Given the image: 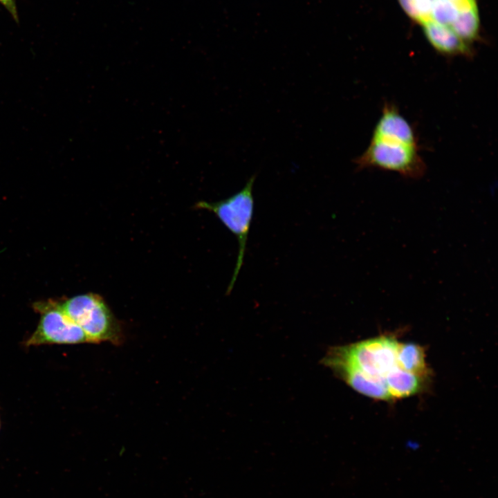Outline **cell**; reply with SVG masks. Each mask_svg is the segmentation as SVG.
I'll use <instances>...</instances> for the list:
<instances>
[{
	"label": "cell",
	"mask_w": 498,
	"mask_h": 498,
	"mask_svg": "<svg viewBox=\"0 0 498 498\" xmlns=\"http://www.w3.org/2000/svg\"><path fill=\"white\" fill-rule=\"evenodd\" d=\"M255 180V176H251L239 192L225 199L217 202L200 201L196 204V208L214 213L237 239V258L228 286V294L232 290L243 264L248 237L254 214L252 187Z\"/></svg>",
	"instance_id": "6da1fadb"
},
{
	"label": "cell",
	"mask_w": 498,
	"mask_h": 498,
	"mask_svg": "<svg viewBox=\"0 0 498 498\" xmlns=\"http://www.w3.org/2000/svg\"><path fill=\"white\" fill-rule=\"evenodd\" d=\"M59 305L65 314L77 324L89 343L122 342L120 326L104 299L98 295L86 293L68 298Z\"/></svg>",
	"instance_id": "7a4b0ae2"
},
{
	"label": "cell",
	"mask_w": 498,
	"mask_h": 498,
	"mask_svg": "<svg viewBox=\"0 0 498 498\" xmlns=\"http://www.w3.org/2000/svg\"><path fill=\"white\" fill-rule=\"evenodd\" d=\"M354 162L358 169L378 168L409 178H421L426 168L418 144L390 138L371 137L369 145Z\"/></svg>",
	"instance_id": "3957f363"
},
{
	"label": "cell",
	"mask_w": 498,
	"mask_h": 498,
	"mask_svg": "<svg viewBox=\"0 0 498 498\" xmlns=\"http://www.w3.org/2000/svg\"><path fill=\"white\" fill-rule=\"evenodd\" d=\"M33 307L40 314L39 324L26 342L27 346L89 342L83 330L62 310L54 300L38 302Z\"/></svg>",
	"instance_id": "277c9868"
},
{
	"label": "cell",
	"mask_w": 498,
	"mask_h": 498,
	"mask_svg": "<svg viewBox=\"0 0 498 498\" xmlns=\"http://www.w3.org/2000/svg\"><path fill=\"white\" fill-rule=\"evenodd\" d=\"M371 137L396 139L410 144H418L411 124L396 107L388 103L384 105Z\"/></svg>",
	"instance_id": "5b68a950"
},
{
	"label": "cell",
	"mask_w": 498,
	"mask_h": 498,
	"mask_svg": "<svg viewBox=\"0 0 498 498\" xmlns=\"http://www.w3.org/2000/svg\"><path fill=\"white\" fill-rule=\"evenodd\" d=\"M422 26L426 39L438 53L451 57L471 55L470 44L450 27L433 21H428Z\"/></svg>",
	"instance_id": "8992f818"
},
{
	"label": "cell",
	"mask_w": 498,
	"mask_h": 498,
	"mask_svg": "<svg viewBox=\"0 0 498 498\" xmlns=\"http://www.w3.org/2000/svg\"><path fill=\"white\" fill-rule=\"evenodd\" d=\"M425 381V378L398 368L388 376L386 386L391 399L403 398L420 392Z\"/></svg>",
	"instance_id": "52a82bcc"
},
{
	"label": "cell",
	"mask_w": 498,
	"mask_h": 498,
	"mask_svg": "<svg viewBox=\"0 0 498 498\" xmlns=\"http://www.w3.org/2000/svg\"><path fill=\"white\" fill-rule=\"evenodd\" d=\"M398 367L409 373L426 379L428 369L423 349L413 343L399 342L397 349Z\"/></svg>",
	"instance_id": "ba28073f"
},
{
	"label": "cell",
	"mask_w": 498,
	"mask_h": 498,
	"mask_svg": "<svg viewBox=\"0 0 498 498\" xmlns=\"http://www.w3.org/2000/svg\"><path fill=\"white\" fill-rule=\"evenodd\" d=\"M450 28L468 44L476 40L479 30V18L477 5L462 9Z\"/></svg>",
	"instance_id": "9c48e42d"
},
{
	"label": "cell",
	"mask_w": 498,
	"mask_h": 498,
	"mask_svg": "<svg viewBox=\"0 0 498 498\" xmlns=\"http://www.w3.org/2000/svg\"><path fill=\"white\" fill-rule=\"evenodd\" d=\"M407 15L421 25L430 20L432 2L430 0H398Z\"/></svg>",
	"instance_id": "30bf717a"
},
{
	"label": "cell",
	"mask_w": 498,
	"mask_h": 498,
	"mask_svg": "<svg viewBox=\"0 0 498 498\" xmlns=\"http://www.w3.org/2000/svg\"><path fill=\"white\" fill-rule=\"evenodd\" d=\"M0 3L7 10L10 14L12 19L16 21L19 22V15L17 12L16 0H0Z\"/></svg>",
	"instance_id": "8fae6325"
}]
</instances>
